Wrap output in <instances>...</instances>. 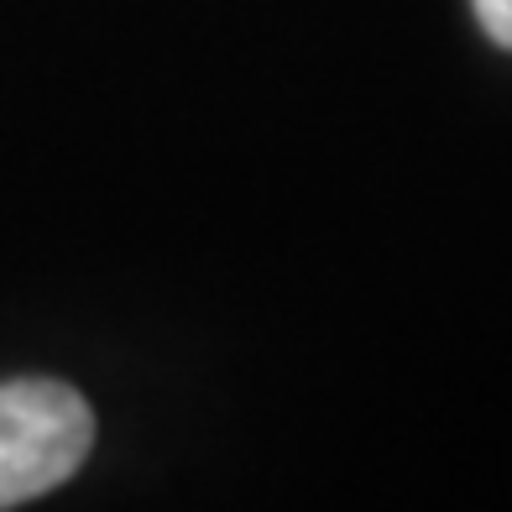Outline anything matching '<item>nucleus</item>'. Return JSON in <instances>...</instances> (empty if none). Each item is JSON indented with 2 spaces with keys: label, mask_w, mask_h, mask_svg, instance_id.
Listing matches in <instances>:
<instances>
[{
  "label": "nucleus",
  "mask_w": 512,
  "mask_h": 512,
  "mask_svg": "<svg viewBox=\"0 0 512 512\" xmlns=\"http://www.w3.org/2000/svg\"><path fill=\"white\" fill-rule=\"evenodd\" d=\"M95 450V413L68 382H0V507L58 492Z\"/></svg>",
  "instance_id": "obj_1"
},
{
  "label": "nucleus",
  "mask_w": 512,
  "mask_h": 512,
  "mask_svg": "<svg viewBox=\"0 0 512 512\" xmlns=\"http://www.w3.org/2000/svg\"><path fill=\"white\" fill-rule=\"evenodd\" d=\"M486 37L497 42V48H512V0H471Z\"/></svg>",
  "instance_id": "obj_2"
}]
</instances>
